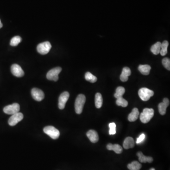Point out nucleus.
Instances as JSON below:
<instances>
[{
    "instance_id": "f3484780",
    "label": "nucleus",
    "mask_w": 170,
    "mask_h": 170,
    "mask_svg": "<svg viewBox=\"0 0 170 170\" xmlns=\"http://www.w3.org/2000/svg\"><path fill=\"white\" fill-rule=\"evenodd\" d=\"M139 115V112L138 109L137 108H134V109H133L132 112L129 113L128 119L129 122H133L138 119Z\"/></svg>"
},
{
    "instance_id": "1a4fd4ad",
    "label": "nucleus",
    "mask_w": 170,
    "mask_h": 170,
    "mask_svg": "<svg viewBox=\"0 0 170 170\" xmlns=\"http://www.w3.org/2000/svg\"><path fill=\"white\" fill-rule=\"evenodd\" d=\"M70 97V94L68 92L65 91L63 92L59 96L58 107L59 109L62 110L65 108L66 104Z\"/></svg>"
},
{
    "instance_id": "20e7f679",
    "label": "nucleus",
    "mask_w": 170,
    "mask_h": 170,
    "mask_svg": "<svg viewBox=\"0 0 170 170\" xmlns=\"http://www.w3.org/2000/svg\"><path fill=\"white\" fill-rule=\"evenodd\" d=\"M44 132L54 139L59 138L60 135L59 130L52 126H48L44 128Z\"/></svg>"
},
{
    "instance_id": "f8f14e48",
    "label": "nucleus",
    "mask_w": 170,
    "mask_h": 170,
    "mask_svg": "<svg viewBox=\"0 0 170 170\" xmlns=\"http://www.w3.org/2000/svg\"><path fill=\"white\" fill-rule=\"evenodd\" d=\"M169 105H170V101L167 98H165L163 99V102L159 104L158 107L159 112L161 115H165L166 109Z\"/></svg>"
},
{
    "instance_id": "9b49d317",
    "label": "nucleus",
    "mask_w": 170,
    "mask_h": 170,
    "mask_svg": "<svg viewBox=\"0 0 170 170\" xmlns=\"http://www.w3.org/2000/svg\"><path fill=\"white\" fill-rule=\"evenodd\" d=\"M12 74L17 77H22L24 75V72L22 67L17 64H14L11 66Z\"/></svg>"
},
{
    "instance_id": "f03ea898",
    "label": "nucleus",
    "mask_w": 170,
    "mask_h": 170,
    "mask_svg": "<svg viewBox=\"0 0 170 170\" xmlns=\"http://www.w3.org/2000/svg\"><path fill=\"white\" fill-rule=\"evenodd\" d=\"M86 100V96L84 95L79 94L77 96L75 103V112L77 114L80 115L82 112Z\"/></svg>"
},
{
    "instance_id": "4be33fe9",
    "label": "nucleus",
    "mask_w": 170,
    "mask_h": 170,
    "mask_svg": "<svg viewBox=\"0 0 170 170\" xmlns=\"http://www.w3.org/2000/svg\"><path fill=\"white\" fill-rule=\"evenodd\" d=\"M161 47V43L160 42H157L154 45H152L151 48V51L154 55H158L160 52Z\"/></svg>"
},
{
    "instance_id": "5701e85b",
    "label": "nucleus",
    "mask_w": 170,
    "mask_h": 170,
    "mask_svg": "<svg viewBox=\"0 0 170 170\" xmlns=\"http://www.w3.org/2000/svg\"><path fill=\"white\" fill-rule=\"evenodd\" d=\"M169 45V43L168 41L165 40L161 44V47L160 53L162 56L165 55L167 54V48Z\"/></svg>"
},
{
    "instance_id": "39448f33",
    "label": "nucleus",
    "mask_w": 170,
    "mask_h": 170,
    "mask_svg": "<svg viewBox=\"0 0 170 170\" xmlns=\"http://www.w3.org/2000/svg\"><path fill=\"white\" fill-rule=\"evenodd\" d=\"M62 69L60 67L52 68L47 73L46 78L48 80L57 82L59 79L58 75H59V73L62 72Z\"/></svg>"
},
{
    "instance_id": "423d86ee",
    "label": "nucleus",
    "mask_w": 170,
    "mask_h": 170,
    "mask_svg": "<svg viewBox=\"0 0 170 170\" xmlns=\"http://www.w3.org/2000/svg\"><path fill=\"white\" fill-rule=\"evenodd\" d=\"M51 48L52 45L48 41H46L39 44L37 46V51L41 55H45L49 52Z\"/></svg>"
},
{
    "instance_id": "6e6552de",
    "label": "nucleus",
    "mask_w": 170,
    "mask_h": 170,
    "mask_svg": "<svg viewBox=\"0 0 170 170\" xmlns=\"http://www.w3.org/2000/svg\"><path fill=\"white\" fill-rule=\"evenodd\" d=\"M24 116L22 112H17L12 115L8 121V123L11 126H14L23 119Z\"/></svg>"
},
{
    "instance_id": "0eeeda50",
    "label": "nucleus",
    "mask_w": 170,
    "mask_h": 170,
    "mask_svg": "<svg viewBox=\"0 0 170 170\" xmlns=\"http://www.w3.org/2000/svg\"><path fill=\"white\" fill-rule=\"evenodd\" d=\"M20 110V106L17 103H14L12 105H8L3 108V112L6 114L13 115L18 112Z\"/></svg>"
},
{
    "instance_id": "cd10ccee",
    "label": "nucleus",
    "mask_w": 170,
    "mask_h": 170,
    "mask_svg": "<svg viewBox=\"0 0 170 170\" xmlns=\"http://www.w3.org/2000/svg\"><path fill=\"white\" fill-rule=\"evenodd\" d=\"M162 63L163 66L168 71L170 70V60L169 58H165L163 59Z\"/></svg>"
},
{
    "instance_id": "6ab92c4d",
    "label": "nucleus",
    "mask_w": 170,
    "mask_h": 170,
    "mask_svg": "<svg viewBox=\"0 0 170 170\" xmlns=\"http://www.w3.org/2000/svg\"><path fill=\"white\" fill-rule=\"evenodd\" d=\"M151 68V66L147 64L140 65L138 67L139 72L144 75H148L149 74Z\"/></svg>"
},
{
    "instance_id": "dca6fc26",
    "label": "nucleus",
    "mask_w": 170,
    "mask_h": 170,
    "mask_svg": "<svg viewBox=\"0 0 170 170\" xmlns=\"http://www.w3.org/2000/svg\"><path fill=\"white\" fill-rule=\"evenodd\" d=\"M137 155L138 157L139 161L141 163H145L148 162V163H151L153 161V158L152 157L145 156L144 155L142 152H140V151L137 153Z\"/></svg>"
},
{
    "instance_id": "7c9ffc66",
    "label": "nucleus",
    "mask_w": 170,
    "mask_h": 170,
    "mask_svg": "<svg viewBox=\"0 0 170 170\" xmlns=\"http://www.w3.org/2000/svg\"><path fill=\"white\" fill-rule=\"evenodd\" d=\"M2 26H3V25H2L1 21V19H0V28H2Z\"/></svg>"
},
{
    "instance_id": "4468645a",
    "label": "nucleus",
    "mask_w": 170,
    "mask_h": 170,
    "mask_svg": "<svg viewBox=\"0 0 170 170\" xmlns=\"http://www.w3.org/2000/svg\"><path fill=\"white\" fill-rule=\"evenodd\" d=\"M131 70L127 67L123 68L122 72L120 76V79L122 82H126L128 80V77L131 75Z\"/></svg>"
},
{
    "instance_id": "b1692460",
    "label": "nucleus",
    "mask_w": 170,
    "mask_h": 170,
    "mask_svg": "<svg viewBox=\"0 0 170 170\" xmlns=\"http://www.w3.org/2000/svg\"><path fill=\"white\" fill-rule=\"evenodd\" d=\"M85 78L86 80L91 83H95L97 81V78L89 72H87L85 74Z\"/></svg>"
},
{
    "instance_id": "ddd939ff",
    "label": "nucleus",
    "mask_w": 170,
    "mask_h": 170,
    "mask_svg": "<svg viewBox=\"0 0 170 170\" xmlns=\"http://www.w3.org/2000/svg\"><path fill=\"white\" fill-rule=\"evenodd\" d=\"M87 136L91 142L93 143L98 142L99 140V136L98 132L94 130H89L87 133Z\"/></svg>"
},
{
    "instance_id": "c756f323",
    "label": "nucleus",
    "mask_w": 170,
    "mask_h": 170,
    "mask_svg": "<svg viewBox=\"0 0 170 170\" xmlns=\"http://www.w3.org/2000/svg\"><path fill=\"white\" fill-rule=\"evenodd\" d=\"M145 138V135L144 133L141 134L138 137V138H137V141H136V143L137 144H139L140 143L142 142L144 140Z\"/></svg>"
},
{
    "instance_id": "aec40b11",
    "label": "nucleus",
    "mask_w": 170,
    "mask_h": 170,
    "mask_svg": "<svg viewBox=\"0 0 170 170\" xmlns=\"http://www.w3.org/2000/svg\"><path fill=\"white\" fill-rule=\"evenodd\" d=\"M103 98L100 93H96L95 95V107L97 108H100L103 105Z\"/></svg>"
},
{
    "instance_id": "7ed1b4c3",
    "label": "nucleus",
    "mask_w": 170,
    "mask_h": 170,
    "mask_svg": "<svg viewBox=\"0 0 170 170\" xmlns=\"http://www.w3.org/2000/svg\"><path fill=\"white\" fill-rule=\"evenodd\" d=\"M138 95L142 100L147 101L154 95V92L146 88H141L138 91Z\"/></svg>"
},
{
    "instance_id": "412c9836",
    "label": "nucleus",
    "mask_w": 170,
    "mask_h": 170,
    "mask_svg": "<svg viewBox=\"0 0 170 170\" xmlns=\"http://www.w3.org/2000/svg\"><path fill=\"white\" fill-rule=\"evenodd\" d=\"M128 168L130 170H139L142 167V165L138 161H133L127 166Z\"/></svg>"
},
{
    "instance_id": "2f4dec72",
    "label": "nucleus",
    "mask_w": 170,
    "mask_h": 170,
    "mask_svg": "<svg viewBox=\"0 0 170 170\" xmlns=\"http://www.w3.org/2000/svg\"><path fill=\"white\" fill-rule=\"evenodd\" d=\"M149 170H155V168H151V169H150Z\"/></svg>"
},
{
    "instance_id": "bb28decb",
    "label": "nucleus",
    "mask_w": 170,
    "mask_h": 170,
    "mask_svg": "<svg viewBox=\"0 0 170 170\" xmlns=\"http://www.w3.org/2000/svg\"><path fill=\"white\" fill-rule=\"evenodd\" d=\"M22 41V38L19 36H15L11 39L10 45L11 46H17Z\"/></svg>"
},
{
    "instance_id": "393cba45",
    "label": "nucleus",
    "mask_w": 170,
    "mask_h": 170,
    "mask_svg": "<svg viewBox=\"0 0 170 170\" xmlns=\"http://www.w3.org/2000/svg\"><path fill=\"white\" fill-rule=\"evenodd\" d=\"M125 89L123 87H119L117 88L116 93H115V97L116 98L122 97V95L125 93Z\"/></svg>"
},
{
    "instance_id": "9d476101",
    "label": "nucleus",
    "mask_w": 170,
    "mask_h": 170,
    "mask_svg": "<svg viewBox=\"0 0 170 170\" xmlns=\"http://www.w3.org/2000/svg\"><path fill=\"white\" fill-rule=\"evenodd\" d=\"M31 95L36 101H41L45 98V94L42 90L37 88H34L31 90Z\"/></svg>"
},
{
    "instance_id": "a211bd4d",
    "label": "nucleus",
    "mask_w": 170,
    "mask_h": 170,
    "mask_svg": "<svg viewBox=\"0 0 170 170\" xmlns=\"http://www.w3.org/2000/svg\"><path fill=\"white\" fill-rule=\"evenodd\" d=\"M107 149L109 150H113L116 154H121L122 152V148L121 145L118 144H112L109 143L107 145Z\"/></svg>"
},
{
    "instance_id": "2eb2a0df",
    "label": "nucleus",
    "mask_w": 170,
    "mask_h": 170,
    "mask_svg": "<svg viewBox=\"0 0 170 170\" xmlns=\"http://www.w3.org/2000/svg\"><path fill=\"white\" fill-rule=\"evenodd\" d=\"M135 146L134 140L132 137H127L124 140L123 147L125 149L132 148Z\"/></svg>"
},
{
    "instance_id": "a878e982",
    "label": "nucleus",
    "mask_w": 170,
    "mask_h": 170,
    "mask_svg": "<svg viewBox=\"0 0 170 170\" xmlns=\"http://www.w3.org/2000/svg\"><path fill=\"white\" fill-rule=\"evenodd\" d=\"M116 103L118 106H121L123 107H127L128 105V102L126 100L122 97L117 98Z\"/></svg>"
},
{
    "instance_id": "c85d7f7f",
    "label": "nucleus",
    "mask_w": 170,
    "mask_h": 170,
    "mask_svg": "<svg viewBox=\"0 0 170 170\" xmlns=\"http://www.w3.org/2000/svg\"><path fill=\"white\" fill-rule=\"evenodd\" d=\"M109 134L110 135H114L116 134V124L114 122H112L109 124Z\"/></svg>"
},
{
    "instance_id": "f257e3e1",
    "label": "nucleus",
    "mask_w": 170,
    "mask_h": 170,
    "mask_svg": "<svg viewBox=\"0 0 170 170\" xmlns=\"http://www.w3.org/2000/svg\"><path fill=\"white\" fill-rule=\"evenodd\" d=\"M154 115V110L152 108H145L142 112L140 114V119L143 123L148 122L153 118Z\"/></svg>"
}]
</instances>
